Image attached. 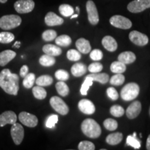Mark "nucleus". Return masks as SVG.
<instances>
[{"mask_svg": "<svg viewBox=\"0 0 150 150\" xmlns=\"http://www.w3.org/2000/svg\"><path fill=\"white\" fill-rule=\"evenodd\" d=\"M56 89L58 93L62 97H66L70 93V89L66 83L63 81H60L56 84Z\"/></svg>", "mask_w": 150, "mask_h": 150, "instance_id": "a878e982", "label": "nucleus"}, {"mask_svg": "<svg viewBox=\"0 0 150 150\" xmlns=\"http://www.w3.org/2000/svg\"><path fill=\"white\" fill-rule=\"evenodd\" d=\"M57 37V33L54 30L48 29L45 31L42 34V38L45 41L49 42V41L54 40Z\"/></svg>", "mask_w": 150, "mask_h": 150, "instance_id": "4c0bfd02", "label": "nucleus"}, {"mask_svg": "<svg viewBox=\"0 0 150 150\" xmlns=\"http://www.w3.org/2000/svg\"><path fill=\"white\" fill-rule=\"evenodd\" d=\"M59 10L60 13L64 17H70L74 13V10L72 6L65 4L60 6Z\"/></svg>", "mask_w": 150, "mask_h": 150, "instance_id": "2f4dec72", "label": "nucleus"}, {"mask_svg": "<svg viewBox=\"0 0 150 150\" xmlns=\"http://www.w3.org/2000/svg\"><path fill=\"white\" fill-rule=\"evenodd\" d=\"M0 87L6 93L16 96L19 91V76L9 69H4L0 72Z\"/></svg>", "mask_w": 150, "mask_h": 150, "instance_id": "f257e3e1", "label": "nucleus"}, {"mask_svg": "<svg viewBox=\"0 0 150 150\" xmlns=\"http://www.w3.org/2000/svg\"><path fill=\"white\" fill-rule=\"evenodd\" d=\"M33 95L38 99H44L47 97V91L42 86H34L32 89Z\"/></svg>", "mask_w": 150, "mask_h": 150, "instance_id": "7c9ffc66", "label": "nucleus"}, {"mask_svg": "<svg viewBox=\"0 0 150 150\" xmlns=\"http://www.w3.org/2000/svg\"><path fill=\"white\" fill-rule=\"evenodd\" d=\"M45 22L47 26L54 27V26L61 25L64 22V20L54 13L49 12L45 18Z\"/></svg>", "mask_w": 150, "mask_h": 150, "instance_id": "dca6fc26", "label": "nucleus"}, {"mask_svg": "<svg viewBox=\"0 0 150 150\" xmlns=\"http://www.w3.org/2000/svg\"><path fill=\"white\" fill-rule=\"evenodd\" d=\"M42 51L45 54L52 56H58L62 53L61 49L58 46L52 44H47L43 46Z\"/></svg>", "mask_w": 150, "mask_h": 150, "instance_id": "4be33fe9", "label": "nucleus"}, {"mask_svg": "<svg viewBox=\"0 0 150 150\" xmlns=\"http://www.w3.org/2000/svg\"><path fill=\"white\" fill-rule=\"evenodd\" d=\"M110 112L114 117H120L125 114V109L120 105H113L110 108Z\"/></svg>", "mask_w": 150, "mask_h": 150, "instance_id": "e433bc0d", "label": "nucleus"}, {"mask_svg": "<svg viewBox=\"0 0 150 150\" xmlns=\"http://www.w3.org/2000/svg\"><path fill=\"white\" fill-rule=\"evenodd\" d=\"M59 121V116L57 115H51L47 118L45 122V126L49 129H54L55 127L56 124Z\"/></svg>", "mask_w": 150, "mask_h": 150, "instance_id": "ea45409f", "label": "nucleus"}, {"mask_svg": "<svg viewBox=\"0 0 150 150\" xmlns=\"http://www.w3.org/2000/svg\"><path fill=\"white\" fill-rule=\"evenodd\" d=\"M142 105L139 101H135L129 105L126 110V115L127 117L130 120L135 119L138 117L141 112Z\"/></svg>", "mask_w": 150, "mask_h": 150, "instance_id": "ddd939ff", "label": "nucleus"}, {"mask_svg": "<svg viewBox=\"0 0 150 150\" xmlns=\"http://www.w3.org/2000/svg\"><path fill=\"white\" fill-rule=\"evenodd\" d=\"M106 94H107L108 97L113 101L117 100L118 97H119V95H118L117 91H116L113 87L108 88L106 90Z\"/></svg>", "mask_w": 150, "mask_h": 150, "instance_id": "49530a36", "label": "nucleus"}, {"mask_svg": "<svg viewBox=\"0 0 150 150\" xmlns=\"http://www.w3.org/2000/svg\"><path fill=\"white\" fill-rule=\"evenodd\" d=\"M50 103L52 107L58 113L61 114L62 115H65L68 113L69 107L65 104L64 101L61 98H60V97L57 96H54L51 97V99L50 100Z\"/></svg>", "mask_w": 150, "mask_h": 150, "instance_id": "423d86ee", "label": "nucleus"}, {"mask_svg": "<svg viewBox=\"0 0 150 150\" xmlns=\"http://www.w3.org/2000/svg\"><path fill=\"white\" fill-rule=\"evenodd\" d=\"M102 43L104 47L106 50H108V52H113L117 49V42H116L115 38H113L110 35H106V36H104V38L102 39Z\"/></svg>", "mask_w": 150, "mask_h": 150, "instance_id": "f3484780", "label": "nucleus"}, {"mask_svg": "<svg viewBox=\"0 0 150 150\" xmlns=\"http://www.w3.org/2000/svg\"><path fill=\"white\" fill-rule=\"evenodd\" d=\"M55 42L58 46L68 47L72 43V39L67 35H61L56 38Z\"/></svg>", "mask_w": 150, "mask_h": 150, "instance_id": "cd10ccee", "label": "nucleus"}, {"mask_svg": "<svg viewBox=\"0 0 150 150\" xmlns=\"http://www.w3.org/2000/svg\"><path fill=\"white\" fill-rule=\"evenodd\" d=\"M104 126L108 131H115L117 128L118 124L115 120L108 118L104 121Z\"/></svg>", "mask_w": 150, "mask_h": 150, "instance_id": "58836bf2", "label": "nucleus"}, {"mask_svg": "<svg viewBox=\"0 0 150 150\" xmlns=\"http://www.w3.org/2000/svg\"><path fill=\"white\" fill-rule=\"evenodd\" d=\"M17 122V115L12 110H7L0 115V127H4L6 125H13Z\"/></svg>", "mask_w": 150, "mask_h": 150, "instance_id": "4468645a", "label": "nucleus"}, {"mask_svg": "<svg viewBox=\"0 0 150 150\" xmlns=\"http://www.w3.org/2000/svg\"><path fill=\"white\" fill-rule=\"evenodd\" d=\"M53 83V79L50 75H42L35 80L37 86H49Z\"/></svg>", "mask_w": 150, "mask_h": 150, "instance_id": "c756f323", "label": "nucleus"}, {"mask_svg": "<svg viewBox=\"0 0 150 150\" xmlns=\"http://www.w3.org/2000/svg\"><path fill=\"white\" fill-rule=\"evenodd\" d=\"M129 38L134 44L140 47L145 46L146 45H147L148 42H149V38H148L147 35L144 34V33H140L138 31H131L129 33Z\"/></svg>", "mask_w": 150, "mask_h": 150, "instance_id": "f8f14e48", "label": "nucleus"}, {"mask_svg": "<svg viewBox=\"0 0 150 150\" xmlns=\"http://www.w3.org/2000/svg\"><path fill=\"white\" fill-rule=\"evenodd\" d=\"M82 132L91 138H97L102 134V129L99 125L95 120L87 118L84 120L81 125Z\"/></svg>", "mask_w": 150, "mask_h": 150, "instance_id": "f03ea898", "label": "nucleus"}, {"mask_svg": "<svg viewBox=\"0 0 150 150\" xmlns=\"http://www.w3.org/2000/svg\"><path fill=\"white\" fill-rule=\"evenodd\" d=\"M76 12L78 13H79V11H80V9H79V8L78 6H76Z\"/></svg>", "mask_w": 150, "mask_h": 150, "instance_id": "864d4df0", "label": "nucleus"}, {"mask_svg": "<svg viewBox=\"0 0 150 150\" xmlns=\"http://www.w3.org/2000/svg\"><path fill=\"white\" fill-rule=\"evenodd\" d=\"M35 7L33 0H18L14 4V8L19 13H28L31 12Z\"/></svg>", "mask_w": 150, "mask_h": 150, "instance_id": "6e6552de", "label": "nucleus"}, {"mask_svg": "<svg viewBox=\"0 0 150 150\" xmlns=\"http://www.w3.org/2000/svg\"><path fill=\"white\" fill-rule=\"evenodd\" d=\"M39 63L42 66L50 67L55 64L56 60L54 58V56L47 55V54H44L39 59Z\"/></svg>", "mask_w": 150, "mask_h": 150, "instance_id": "c85d7f7f", "label": "nucleus"}, {"mask_svg": "<svg viewBox=\"0 0 150 150\" xmlns=\"http://www.w3.org/2000/svg\"><path fill=\"white\" fill-rule=\"evenodd\" d=\"M109 22L112 26L122 29H129L132 27V22L129 19L119 15L111 17Z\"/></svg>", "mask_w": 150, "mask_h": 150, "instance_id": "0eeeda50", "label": "nucleus"}, {"mask_svg": "<svg viewBox=\"0 0 150 150\" xmlns=\"http://www.w3.org/2000/svg\"><path fill=\"white\" fill-rule=\"evenodd\" d=\"M78 149L79 150H94L95 149V146L92 142L85 140L79 142Z\"/></svg>", "mask_w": 150, "mask_h": 150, "instance_id": "79ce46f5", "label": "nucleus"}, {"mask_svg": "<svg viewBox=\"0 0 150 150\" xmlns=\"http://www.w3.org/2000/svg\"><path fill=\"white\" fill-rule=\"evenodd\" d=\"M8 1V0H0V3H2V4H4L6 2V1Z\"/></svg>", "mask_w": 150, "mask_h": 150, "instance_id": "603ef678", "label": "nucleus"}, {"mask_svg": "<svg viewBox=\"0 0 150 150\" xmlns=\"http://www.w3.org/2000/svg\"><path fill=\"white\" fill-rule=\"evenodd\" d=\"M118 61L126 64H131L136 61V56L132 52H124L118 56Z\"/></svg>", "mask_w": 150, "mask_h": 150, "instance_id": "aec40b11", "label": "nucleus"}, {"mask_svg": "<svg viewBox=\"0 0 150 150\" xmlns=\"http://www.w3.org/2000/svg\"><path fill=\"white\" fill-rule=\"evenodd\" d=\"M149 115H150V107H149Z\"/></svg>", "mask_w": 150, "mask_h": 150, "instance_id": "5fc2aeb1", "label": "nucleus"}, {"mask_svg": "<svg viewBox=\"0 0 150 150\" xmlns=\"http://www.w3.org/2000/svg\"><path fill=\"white\" fill-rule=\"evenodd\" d=\"M90 58L92 60L95 61H100V60L102 59L103 58V52L99 50H94L91 52V54H90Z\"/></svg>", "mask_w": 150, "mask_h": 150, "instance_id": "a18cd8bd", "label": "nucleus"}, {"mask_svg": "<svg viewBox=\"0 0 150 150\" xmlns=\"http://www.w3.org/2000/svg\"><path fill=\"white\" fill-rule=\"evenodd\" d=\"M35 81V75L33 73H29L27 74L24 77L23 86L26 88H31L33 86V84Z\"/></svg>", "mask_w": 150, "mask_h": 150, "instance_id": "72a5a7b5", "label": "nucleus"}, {"mask_svg": "<svg viewBox=\"0 0 150 150\" xmlns=\"http://www.w3.org/2000/svg\"><path fill=\"white\" fill-rule=\"evenodd\" d=\"M20 44H21V43H20V41H17V42H15V44L13 45V47H16V48H20Z\"/></svg>", "mask_w": 150, "mask_h": 150, "instance_id": "8fccbe9b", "label": "nucleus"}, {"mask_svg": "<svg viewBox=\"0 0 150 150\" xmlns=\"http://www.w3.org/2000/svg\"><path fill=\"white\" fill-rule=\"evenodd\" d=\"M22 23V18L17 15H6L0 18V28L11 30L19 27Z\"/></svg>", "mask_w": 150, "mask_h": 150, "instance_id": "20e7f679", "label": "nucleus"}, {"mask_svg": "<svg viewBox=\"0 0 150 150\" xmlns=\"http://www.w3.org/2000/svg\"><path fill=\"white\" fill-rule=\"evenodd\" d=\"M16 56V53L12 50H7L0 53V66H5Z\"/></svg>", "mask_w": 150, "mask_h": 150, "instance_id": "a211bd4d", "label": "nucleus"}, {"mask_svg": "<svg viewBox=\"0 0 150 150\" xmlns=\"http://www.w3.org/2000/svg\"><path fill=\"white\" fill-rule=\"evenodd\" d=\"M126 65L119 61L113 62L110 65V70L115 74H122L126 71Z\"/></svg>", "mask_w": 150, "mask_h": 150, "instance_id": "393cba45", "label": "nucleus"}, {"mask_svg": "<svg viewBox=\"0 0 150 150\" xmlns=\"http://www.w3.org/2000/svg\"><path fill=\"white\" fill-rule=\"evenodd\" d=\"M127 145L134 147V149H138L141 147L140 140L137 138L136 133L134 132L133 135H129L127 138Z\"/></svg>", "mask_w": 150, "mask_h": 150, "instance_id": "bb28decb", "label": "nucleus"}, {"mask_svg": "<svg viewBox=\"0 0 150 150\" xmlns=\"http://www.w3.org/2000/svg\"><path fill=\"white\" fill-rule=\"evenodd\" d=\"M19 120L23 125L28 127H35L38 125V118L35 115L27 112H21L18 116Z\"/></svg>", "mask_w": 150, "mask_h": 150, "instance_id": "9b49d317", "label": "nucleus"}, {"mask_svg": "<svg viewBox=\"0 0 150 150\" xmlns=\"http://www.w3.org/2000/svg\"><path fill=\"white\" fill-rule=\"evenodd\" d=\"M93 79V81H97L102 84H105L109 81V76L106 73H91L88 75Z\"/></svg>", "mask_w": 150, "mask_h": 150, "instance_id": "b1692460", "label": "nucleus"}, {"mask_svg": "<svg viewBox=\"0 0 150 150\" xmlns=\"http://www.w3.org/2000/svg\"><path fill=\"white\" fill-rule=\"evenodd\" d=\"M150 8V0H134L127 5V9L133 13H141Z\"/></svg>", "mask_w": 150, "mask_h": 150, "instance_id": "39448f33", "label": "nucleus"}, {"mask_svg": "<svg viewBox=\"0 0 150 150\" xmlns=\"http://www.w3.org/2000/svg\"><path fill=\"white\" fill-rule=\"evenodd\" d=\"M28 72H29V67L27 65H24L21 67L20 71V75L22 76V77H24L28 74Z\"/></svg>", "mask_w": 150, "mask_h": 150, "instance_id": "de8ad7c7", "label": "nucleus"}, {"mask_svg": "<svg viewBox=\"0 0 150 150\" xmlns=\"http://www.w3.org/2000/svg\"><path fill=\"white\" fill-rule=\"evenodd\" d=\"M76 47L80 53L86 54L90 53L91 51V46L90 42L83 38H81L76 40Z\"/></svg>", "mask_w": 150, "mask_h": 150, "instance_id": "6ab92c4d", "label": "nucleus"}, {"mask_svg": "<svg viewBox=\"0 0 150 150\" xmlns=\"http://www.w3.org/2000/svg\"><path fill=\"white\" fill-rule=\"evenodd\" d=\"M125 81V77L122 74H116L113 75L110 79V83L112 86H121Z\"/></svg>", "mask_w": 150, "mask_h": 150, "instance_id": "c9c22d12", "label": "nucleus"}, {"mask_svg": "<svg viewBox=\"0 0 150 150\" xmlns=\"http://www.w3.org/2000/svg\"><path fill=\"white\" fill-rule=\"evenodd\" d=\"M14 39L15 35L12 33L7 32V31L0 33V43H3V44L10 43L13 41Z\"/></svg>", "mask_w": 150, "mask_h": 150, "instance_id": "f704fd0d", "label": "nucleus"}, {"mask_svg": "<svg viewBox=\"0 0 150 150\" xmlns=\"http://www.w3.org/2000/svg\"><path fill=\"white\" fill-rule=\"evenodd\" d=\"M146 148L147 150H150V135L148 136L147 139V144H146Z\"/></svg>", "mask_w": 150, "mask_h": 150, "instance_id": "09e8293b", "label": "nucleus"}, {"mask_svg": "<svg viewBox=\"0 0 150 150\" xmlns=\"http://www.w3.org/2000/svg\"><path fill=\"white\" fill-rule=\"evenodd\" d=\"M88 70L91 73L100 72L103 70V65L102 63H98V62H95V63H91L89 65Z\"/></svg>", "mask_w": 150, "mask_h": 150, "instance_id": "c03bdc74", "label": "nucleus"}, {"mask_svg": "<svg viewBox=\"0 0 150 150\" xmlns=\"http://www.w3.org/2000/svg\"><path fill=\"white\" fill-rule=\"evenodd\" d=\"M78 16H79V14H73V15H72V16H70V19L76 18H77Z\"/></svg>", "mask_w": 150, "mask_h": 150, "instance_id": "3c124183", "label": "nucleus"}, {"mask_svg": "<svg viewBox=\"0 0 150 150\" xmlns=\"http://www.w3.org/2000/svg\"><path fill=\"white\" fill-rule=\"evenodd\" d=\"M78 107L80 111L86 115H92L95 112V106L91 100L83 99L79 101Z\"/></svg>", "mask_w": 150, "mask_h": 150, "instance_id": "2eb2a0df", "label": "nucleus"}, {"mask_svg": "<svg viewBox=\"0 0 150 150\" xmlns=\"http://www.w3.org/2000/svg\"><path fill=\"white\" fill-rule=\"evenodd\" d=\"M55 76L58 80L59 81H67L70 78V75H69L68 72L64 70H59L55 72Z\"/></svg>", "mask_w": 150, "mask_h": 150, "instance_id": "37998d69", "label": "nucleus"}, {"mask_svg": "<svg viewBox=\"0 0 150 150\" xmlns=\"http://www.w3.org/2000/svg\"><path fill=\"white\" fill-rule=\"evenodd\" d=\"M86 11L88 13V18L90 23L93 25H96L99 21L98 11L95 3L92 0H88L86 2Z\"/></svg>", "mask_w": 150, "mask_h": 150, "instance_id": "1a4fd4ad", "label": "nucleus"}, {"mask_svg": "<svg viewBox=\"0 0 150 150\" xmlns=\"http://www.w3.org/2000/svg\"><path fill=\"white\" fill-rule=\"evenodd\" d=\"M93 79H92L91 76H86L85 80H84L83 84L81 85V94L82 95H86L88 94V91L90 88V87L93 85Z\"/></svg>", "mask_w": 150, "mask_h": 150, "instance_id": "473e14b6", "label": "nucleus"}, {"mask_svg": "<svg viewBox=\"0 0 150 150\" xmlns=\"http://www.w3.org/2000/svg\"><path fill=\"white\" fill-rule=\"evenodd\" d=\"M123 139V135L120 132L112 133L106 137V141L108 145H116L120 144Z\"/></svg>", "mask_w": 150, "mask_h": 150, "instance_id": "5701e85b", "label": "nucleus"}, {"mask_svg": "<svg viewBox=\"0 0 150 150\" xmlns=\"http://www.w3.org/2000/svg\"><path fill=\"white\" fill-rule=\"evenodd\" d=\"M11 134L15 144L16 145H20L24 136V131L22 125L16 122L12 125L11 129Z\"/></svg>", "mask_w": 150, "mask_h": 150, "instance_id": "9d476101", "label": "nucleus"}, {"mask_svg": "<svg viewBox=\"0 0 150 150\" xmlns=\"http://www.w3.org/2000/svg\"><path fill=\"white\" fill-rule=\"evenodd\" d=\"M87 72V67L85 64L82 63H76L72 65L71 68V72L73 76L76 77H79V76H83Z\"/></svg>", "mask_w": 150, "mask_h": 150, "instance_id": "412c9836", "label": "nucleus"}, {"mask_svg": "<svg viewBox=\"0 0 150 150\" xmlns=\"http://www.w3.org/2000/svg\"><path fill=\"white\" fill-rule=\"evenodd\" d=\"M140 93V87L136 83H127L122 89L120 95L123 100L129 102V101L134 100L138 96Z\"/></svg>", "mask_w": 150, "mask_h": 150, "instance_id": "7ed1b4c3", "label": "nucleus"}, {"mask_svg": "<svg viewBox=\"0 0 150 150\" xmlns=\"http://www.w3.org/2000/svg\"><path fill=\"white\" fill-rule=\"evenodd\" d=\"M67 58L71 61H77L81 59V55L77 50H70L67 52Z\"/></svg>", "mask_w": 150, "mask_h": 150, "instance_id": "a19ab883", "label": "nucleus"}]
</instances>
